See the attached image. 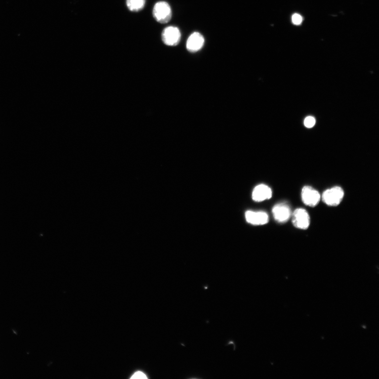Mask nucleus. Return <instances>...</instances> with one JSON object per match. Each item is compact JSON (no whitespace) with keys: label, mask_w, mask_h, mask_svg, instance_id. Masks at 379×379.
I'll return each mask as SVG.
<instances>
[{"label":"nucleus","mask_w":379,"mask_h":379,"mask_svg":"<svg viewBox=\"0 0 379 379\" xmlns=\"http://www.w3.org/2000/svg\"><path fill=\"white\" fill-rule=\"evenodd\" d=\"M153 15L158 22L162 24L167 23L172 18L171 8L166 2H159L153 7Z\"/></svg>","instance_id":"1"},{"label":"nucleus","mask_w":379,"mask_h":379,"mask_svg":"<svg viewBox=\"0 0 379 379\" xmlns=\"http://www.w3.org/2000/svg\"><path fill=\"white\" fill-rule=\"evenodd\" d=\"M344 197V191L340 187H335L325 191L322 195L324 202L329 206L339 205Z\"/></svg>","instance_id":"2"},{"label":"nucleus","mask_w":379,"mask_h":379,"mask_svg":"<svg viewBox=\"0 0 379 379\" xmlns=\"http://www.w3.org/2000/svg\"><path fill=\"white\" fill-rule=\"evenodd\" d=\"M181 34L179 29L175 27H168L162 34L163 42L168 46H176L181 41Z\"/></svg>","instance_id":"3"},{"label":"nucleus","mask_w":379,"mask_h":379,"mask_svg":"<svg viewBox=\"0 0 379 379\" xmlns=\"http://www.w3.org/2000/svg\"><path fill=\"white\" fill-rule=\"evenodd\" d=\"M293 223L296 228L307 229L310 223L308 213L303 209H296L293 214Z\"/></svg>","instance_id":"4"},{"label":"nucleus","mask_w":379,"mask_h":379,"mask_svg":"<svg viewBox=\"0 0 379 379\" xmlns=\"http://www.w3.org/2000/svg\"><path fill=\"white\" fill-rule=\"evenodd\" d=\"M301 198L305 205L313 207L319 204L321 196L316 190L310 186H305L302 190Z\"/></svg>","instance_id":"5"},{"label":"nucleus","mask_w":379,"mask_h":379,"mask_svg":"<svg viewBox=\"0 0 379 379\" xmlns=\"http://www.w3.org/2000/svg\"><path fill=\"white\" fill-rule=\"evenodd\" d=\"M272 213L275 220L279 223H285L292 216L291 209L286 204H278L273 207Z\"/></svg>","instance_id":"6"},{"label":"nucleus","mask_w":379,"mask_h":379,"mask_svg":"<svg viewBox=\"0 0 379 379\" xmlns=\"http://www.w3.org/2000/svg\"><path fill=\"white\" fill-rule=\"evenodd\" d=\"M204 43L205 39L203 36L198 32H194L187 40V49L190 52H196L202 49Z\"/></svg>","instance_id":"7"},{"label":"nucleus","mask_w":379,"mask_h":379,"mask_svg":"<svg viewBox=\"0 0 379 379\" xmlns=\"http://www.w3.org/2000/svg\"><path fill=\"white\" fill-rule=\"evenodd\" d=\"M246 218L248 223L256 225L267 224L269 221L268 214L264 212L248 211L246 213Z\"/></svg>","instance_id":"8"},{"label":"nucleus","mask_w":379,"mask_h":379,"mask_svg":"<svg viewBox=\"0 0 379 379\" xmlns=\"http://www.w3.org/2000/svg\"><path fill=\"white\" fill-rule=\"evenodd\" d=\"M271 189L265 184H260L254 189L253 193V199L256 202H261L265 200L270 199L272 197Z\"/></svg>","instance_id":"9"},{"label":"nucleus","mask_w":379,"mask_h":379,"mask_svg":"<svg viewBox=\"0 0 379 379\" xmlns=\"http://www.w3.org/2000/svg\"><path fill=\"white\" fill-rule=\"evenodd\" d=\"M146 3V0H126L128 9L132 12L142 10Z\"/></svg>","instance_id":"10"},{"label":"nucleus","mask_w":379,"mask_h":379,"mask_svg":"<svg viewBox=\"0 0 379 379\" xmlns=\"http://www.w3.org/2000/svg\"><path fill=\"white\" fill-rule=\"evenodd\" d=\"M304 124L306 127L310 128L315 125L316 120L312 117H308L304 120Z\"/></svg>","instance_id":"11"},{"label":"nucleus","mask_w":379,"mask_h":379,"mask_svg":"<svg viewBox=\"0 0 379 379\" xmlns=\"http://www.w3.org/2000/svg\"><path fill=\"white\" fill-rule=\"evenodd\" d=\"M303 20L302 17L299 14H294L292 17V21L295 25H300Z\"/></svg>","instance_id":"12"},{"label":"nucleus","mask_w":379,"mask_h":379,"mask_svg":"<svg viewBox=\"0 0 379 379\" xmlns=\"http://www.w3.org/2000/svg\"><path fill=\"white\" fill-rule=\"evenodd\" d=\"M147 378H148L146 376V375H145L143 373L141 372H138L135 373L131 378V379H145Z\"/></svg>","instance_id":"13"}]
</instances>
